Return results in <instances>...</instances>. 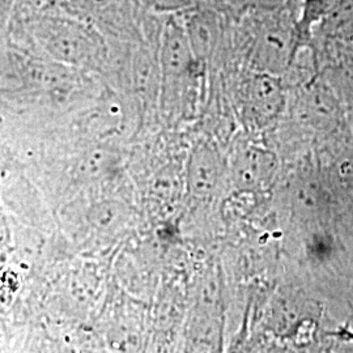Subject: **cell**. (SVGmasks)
Masks as SVG:
<instances>
[{"label": "cell", "instance_id": "obj_2", "mask_svg": "<svg viewBox=\"0 0 353 353\" xmlns=\"http://www.w3.org/2000/svg\"><path fill=\"white\" fill-rule=\"evenodd\" d=\"M341 0H303L301 14L294 26L296 49L303 46L313 32V28L323 21Z\"/></svg>", "mask_w": 353, "mask_h": 353}, {"label": "cell", "instance_id": "obj_1", "mask_svg": "<svg viewBox=\"0 0 353 353\" xmlns=\"http://www.w3.org/2000/svg\"><path fill=\"white\" fill-rule=\"evenodd\" d=\"M248 97L249 106L256 117H272L281 106V89L278 81L270 76L252 79Z\"/></svg>", "mask_w": 353, "mask_h": 353}, {"label": "cell", "instance_id": "obj_5", "mask_svg": "<svg viewBox=\"0 0 353 353\" xmlns=\"http://www.w3.org/2000/svg\"><path fill=\"white\" fill-rule=\"evenodd\" d=\"M126 208L118 203H102L93 208L92 223L100 229H112L126 220Z\"/></svg>", "mask_w": 353, "mask_h": 353}, {"label": "cell", "instance_id": "obj_4", "mask_svg": "<svg viewBox=\"0 0 353 353\" xmlns=\"http://www.w3.org/2000/svg\"><path fill=\"white\" fill-rule=\"evenodd\" d=\"M272 170V159L265 152L249 150L239 159V174L245 182H261Z\"/></svg>", "mask_w": 353, "mask_h": 353}, {"label": "cell", "instance_id": "obj_3", "mask_svg": "<svg viewBox=\"0 0 353 353\" xmlns=\"http://www.w3.org/2000/svg\"><path fill=\"white\" fill-rule=\"evenodd\" d=\"M216 159L211 152L201 151L192 157L190 166V176L194 185V189L199 192H207L212 189L217 176Z\"/></svg>", "mask_w": 353, "mask_h": 353}, {"label": "cell", "instance_id": "obj_6", "mask_svg": "<svg viewBox=\"0 0 353 353\" xmlns=\"http://www.w3.org/2000/svg\"><path fill=\"white\" fill-rule=\"evenodd\" d=\"M156 8H173V7H182L189 3V0H148Z\"/></svg>", "mask_w": 353, "mask_h": 353}, {"label": "cell", "instance_id": "obj_7", "mask_svg": "<svg viewBox=\"0 0 353 353\" xmlns=\"http://www.w3.org/2000/svg\"><path fill=\"white\" fill-rule=\"evenodd\" d=\"M284 0H258L259 6L262 8H270V10H275L279 6H281Z\"/></svg>", "mask_w": 353, "mask_h": 353}]
</instances>
